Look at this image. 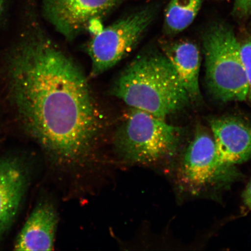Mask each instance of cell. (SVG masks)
<instances>
[{
  "instance_id": "7c38bea8",
  "label": "cell",
  "mask_w": 251,
  "mask_h": 251,
  "mask_svg": "<svg viewBox=\"0 0 251 251\" xmlns=\"http://www.w3.org/2000/svg\"><path fill=\"white\" fill-rule=\"evenodd\" d=\"M203 0H171L166 9V33L175 34L187 29L199 14Z\"/></svg>"
},
{
  "instance_id": "8992f818",
  "label": "cell",
  "mask_w": 251,
  "mask_h": 251,
  "mask_svg": "<svg viewBox=\"0 0 251 251\" xmlns=\"http://www.w3.org/2000/svg\"><path fill=\"white\" fill-rule=\"evenodd\" d=\"M128 1L42 0V9L47 21L66 39L71 41Z\"/></svg>"
},
{
  "instance_id": "8fae6325",
  "label": "cell",
  "mask_w": 251,
  "mask_h": 251,
  "mask_svg": "<svg viewBox=\"0 0 251 251\" xmlns=\"http://www.w3.org/2000/svg\"><path fill=\"white\" fill-rule=\"evenodd\" d=\"M163 51L176 72L190 100H199L201 56L197 45L188 41H178L163 46Z\"/></svg>"
},
{
  "instance_id": "6da1fadb",
  "label": "cell",
  "mask_w": 251,
  "mask_h": 251,
  "mask_svg": "<svg viewBox=\"0 0 251 251\" xmlns=\"http://www.w3.org/2000/svg\"><path fill=\"white\" fill-rule=\"evenodd\" d=\"M12 55V98L28 134L55 164L87 161L105 128L84 72L35 26Z\"/></svg>"
},
{
  "instance_id": "2e32d148",
  "label": "cell",
  "mask_w": 251,
  "mask_h": 251,
  "mask_svg": "<svg viewBox=\"0 0 251 251\" xmlns=\"http://www.w3.org/2000/svg\"><path fill=\"white\" fill-rule=\"evenodd\" d=\"M5 1L6 0H0V14H1L3 8H4Z\"/></svg>"
},
{
  "instance_id": "3957f363",
  "label": "cell",
  "mask_w": 251,
  "mask_h": 251,
  "mask_svg": "<svg viewBox=\"0 0 251 251\" xmlns=\"http://www.w3.org/2000/svg\"><path fill=\"white\" fill-rule=\"evenodd\" d=\"M181 133L180 128L166 123L165 119L130 108L116 131L114 148L126 162L153 164L176 154Z\"/></svg>"
},
{
  "instance_id": "9c48e42d",
  "label": "cell",
  "mask_w": 251,
  "mask_h": 251,
  "mask_svg": "<svg viewBox=\"0 0 251 251\" xmlns=\"http://www.w3.org/2000/svg\"><path fill=\"white\" fill-rule=\"evenodd\" d=\"M27 184V173L20 162L0 159V239L14 222Z\"/></svg>"
},
{
  "instance_id": "4fadbf2b",
  "label": "cell",
  "mask_w": 251,
  "mask_h": 251,
  "mask_svg": "<svg viewBox=\"0 0 251 251\" xmlns=\"http://www.w3.org/2000/svg\"><path fill=\"white\" fill-rule=\"evenodd\" d=\"M240 46L248 84L247 98L251 103V37L240 42Z\"/></svg>"
},
{
  "instance_id": "52a82bcc",
  "label": "cell",
  "mask_w": 251,
  "mask_h": 251,
  "mask_svg": "<svg viewBox=\"0 0 251 251\" xmlns=\"http://www.w3.org/2000/svg\"><path fill=\"white\" fill-rule=\"evenodd\" d=\"M180 174L183 183L196 190L228 181L238 175L234 166L221 162L213 137L203 130L198 131L188 146Z\"/></svg>"
},
{
  "instance_id": "30bf717a",
  "label": "cell",
  "mask_w": 251,
  "mask_h": 251,
  "mask_svg": "<svg viewBox=\"0 0 251 251\" xmlns=\"http://www.w3.org/2000/svg\"><path fill=\"white\" fill-rule=\"evenodd\" d=\"M58 216L49 202L36 206L25 222L14 244L15 251H51L54 246Z\"/></svg>"
},
{
  "instance_id": "7a4b0ae2",
  "label": "cell",
  "mask_w": 251,
  "mask_h": 251,
  "mask_svg": "<svg viewBox=\"0 0 251 251\" xmlns=\"http://www.w3.org/2000/svg\"><path fill=\"white\" fill-rule=\"evenodd\" d=\"M111 93L128 107L164 119L186 107L191 101L164 53L151 50L141 52L121 72Z\"/></svg>"
},
{
  "instance_id": "277c9868",
  "label": "cell",
  "mask_w": 251,
  "mask_h": 251,
  "mask_svg": "<svg viewBox=\"0 0 251 251\" xmlns=\"http://www.w3.org/2000/svg\"><path fill=\"white\" fill-rule=\"evenodd\" d=\"M206 81L210 93L220 101H243L248 84L240 42L228 25L216 23L203 37Z\"/></svg>"
},
{
  "instance_id": "9a60e30c",
  "label": "cell",
  "mask_w": 251,
  "mask_h": 251,
  "mask_svg": "<svg viewBox=\"0 0 251 251\" xmlns=\"http://www.w3.org/2000/svg\"><path fill=\"white\" fill-rule=\"evenodd\" d=\"M242 199L245 205L251 211V178L243 191Z\"/></svg>"
},
{
  "instance_id": "5bb4252c",
  "label": "cell",
  "mask_w": 251,
  "mask_h": 251,
  "mask_svg": "<svg viewBox=\"0 0 251 251\" xmlns=\"http://www.w3.org/2000/svg\"><path fill=\"white\" fill-rule=\"evenodd\" d=\"M233 14L240 20L250 17L251 15V0H235Z\"/></svg>"
},
{
  "instance_id": "ba28073f",
  "label": "cell",
  "mask_w": 251,
  "mask_h": 251,
  "mask_svg": "<svg viewBox=\"0 0 251 251\" xmlns=\"http://www.w3.org/2000/svg\"><path fill=\"white\" fill-rule=\"evenodd\" d=\"M216 152L224 164L234 166L251 158V125L231 117L210 121Z\"/></svg>"
},
{
  "instance_id": "5b68a950",
  "label": "cell",
  "mask_w": 251,
  "mask_h": 251,
  "mask_svg": "<svg viewBox=\"0 0 251 251\" xmlns=\"http://www.w3.org/2000/svg\"><path fill=\"white\" fill-rule=\"evenodd\" d=\"M158 5L141 6L94 36L87 46L92 77L104 73L130 54L155 20Z\"/></svg>"
}]
</instances>
